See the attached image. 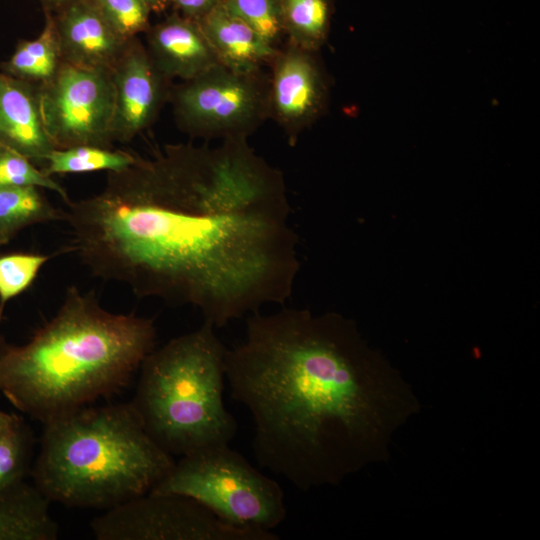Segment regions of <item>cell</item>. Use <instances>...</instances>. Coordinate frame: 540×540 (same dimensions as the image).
<instances>
[{
    "label": "cell",
    "instance_id": "obj_1",
    "mask_svg": "<svg viewBox=\"0 0 540 540\" xmlns=\"http://www.w3.org/2000/svg\"><path fill=\"white\" fill-rule=\"evenodd\" d=\"M283 173L247 139L167 144L68 203L72 250L138 297L198 308L215 328L281 304L299 270Z\"/></svg>",
    "mask_w": 540,
    "mask_h": 540
},
{
    "label": "cell",
    "instance_id": "obj_2",
    "mask_svg": "<svg viewBox=\"0 0 540 540\" xmlns=\"http://www.w3.org/2000/svg\"><path fill=\"white\" fill-rule=\"evenodd\" d=\"M341 328L302 309L257 311L226 352L231 397L253 418L256 460L301 490L353 467L371 434L369 382Z\"/></svg>",
    "mask_w": 540,
    "mask_h": 540
},
{
    "label": "cell",
    "instance_id": "obj_3",
    "mask_svg": "<svg viewBox=\"0 0 540 540\" xmlns=\"http://www.w3.org/2000/svg\"><path fill=\"white\" fill-rule=\"evenodd\" d=\"M153 320L115 314L72 286L56 315L0 358V391L43 424L123 388L155 349Z\"/></svg>",
    "mask_w": 540,
    "mask_h": 540
},
{
    "label": "cell",
    "instance_id": "obj_4",
    "mask_svg": "<svg viewBox=\"0 0 540 540\" xmlns=\"http://www.w3.org/2000/svg\"><path fill=\"white\" fill-rule=\"evenodd\" d=\"M43 425L34 485L67 506L109 509L150 492L175 463L130 402L85 406Z\"/></svg>",
    "mask_w": 540,
    "mask_h": 540
},
{
    "label": "cell",
    "instance_id": "obj_5",
    "mask_svg": "<svg viewBox=\"0 0 540 540\" xmlns=\"http://www.w3.org/2000/svg\"><path fill=\"white\" fill-rule=\"evenodd\" d=\"M227 348L205 322L152 350L130 402L145 431L171 456L229 444L237 422L224 405Z\"/></svg>",
    "mask_w": 540,
    "mask_h": 540
},
{
    "label": "cell",
    "instance_id": "obj_6",
    "mask_svg": "<svg viewBox=\"0 0 540 540\" xmlns=\"http://www.w3.org/2000/svg\"><path fill=\"white\" fill-rule=\"evenodd\" d=\"M150 492L190 498L221 521L240 528L272 531L287 514L280 485L229 444L181 456Z\"/></svg>",
    "mask_w": 540,
    "mask_h": 540
},
{
    "label": "cell",
    "instance_id": "obj_7",
    "mask_svg": "<svg viewBox=\"0 0 540 540\" xmlns=\"http://www.w3.org/2000/svg\"><path fill=\"white\" fill-rule=\"evenodd\" d=\"M269 74L217 64L172 85L168 102L178 128L206 140L248 139L270 119Z\"/></svg>",
    "mask_w": 540,
    "mask_h": 540
},
{
    "label": "cell",
    "instance_id": "obj_8",
    "mask_svg": "<svg viewBox=\"0 0 540 540\" xmlns=\"http://www.w3.org/2000/svg\"><path fill=\"white\" fill-rule=\"evenodd\" d=\"M98 540H277L272 531L240 528L217 518L196 501L148 492L91 521Z\"/></svg>",
    "mask_w": 540,
    "mask_h": 540
},
{
    "label": "cell",
    "instance_id": "obj_9",
    "mask_svg": "<svg viewBox=\"0 0 540 540\" xmlns=\"http://www.w3.org/2000/svg\"><path fill=\"white\" fill-rule=\"evenodd\" d=\"M39 98L54 149L111 147L115 104L112 71L63 62L56 75L39 86Z\"/></svg>",
    "mask_w": 540,
    "mask_h": 540
},
{
    "label": "cell",
    "instance_id": "obj_10",
    "mask_svg": "<svg viewBox=\"0 0 540 540\" xmlns=\"http://www.w3.org/2000/svg\"><path fill=\"white\" fill-rule=\"evenodd\" d=\"M270 118L282 129L287 143L296 146L300 135L326 111L329 83L317 51L285 41L269 65Z\"/></svg>",
    "mask_w": 540,
    "mask_h": 540
},
{
    "label": "cell",
    "instance_id": "obj_11",
    "mask_svg": "<svg viewBox=\"0 0 540 540\" xmlns=\"http://www.w3.org/2000/svg\"><path fill=\"white\" fill-rule=\"evenodd\" d=\"M115 91L112 141L130 142L150 127L169 100L172 81L152 61L145 44L129 40L112 70Z\"/></svg>",
    "mask_w": 540,
    "mask_h": 540
},
{
    "label": "cell",
    "instance_id": "obj_12",
    "mask_svg": "<svg viewBox=\"0 0 540 540\" xmlns=\"http://www.w3.org/2000/svg\"><path fill=\"white\" fill-rule=\"evenodd\" d=\"M53 16L63 62L113 70L129 40L122 38L89 0H77Z\"/></svg>",
    "mask_w": 540,
    "mask_h": 540
},
{
    "label": "cell",
    "instance_id": "obj_13",
    "mask_svg": "<svg viewBox=\"0 0 540 540\" xmlns=\"http://www.w3.org/2000/svg\"><path fill=\"white\" fill-rule=\"evenodd\" d=\"M145 47L169 80L192 79L219 64L198 22L172 12L146 30Z\"/></svg>",
    "mask_w": 540,
    "mask_h": 540
},
{
    "label": "cell",
    "instance_id": "obj_14",
    "mask_svg": "<svg viewBox=\"0 0 540 540\" xmlns=\"http://www.w3.org/2000/svg\"><path fill=\"white\" fill-rule=\"evenodd\" d=\"M0 145L43 163L54 149L42 118L39 86L4 72H0Z\"/></svg>",
    "mask_w": 540,
    "mask_h": 540
},
{
    "label": "cell",
    "instance_id": "obj_15",
    "mask_svg": "<svg viewBox=\"0 0 540 540\" xmlns=\"http://www.w3.org/2000/svg\"><path fill=\"white\" fill-rule=\"evenodd\" d=\"M200 25L220 64L238 71H253L268 66L277 49L251 26L232 13L223 1Z\"/></svg>",
    "mask_w": 540,
    "mask_h": 540
},
{
    "label": "cell",
    "instance_id": "obj_16",
    "mask_svg": "<svg viewBox=\"0 0 540 540\" xmlns=\"http://www.w3.org/2000/svg\"><path fill=\"white\" fill-rule=\"evenodd\" d=\"M51 501L24 481L0 494V540H54L58 525L49 513Z\"/></svg>",
    "mask_w": 540,
    "mask_h": 540
},
{
    "label": "cell",
    "instance_id": "obj_17",
    "mask_svg": "<svg viewBox=\"0 0 540 540\" xmlns=\"http://www.w3.org/2000/svg\"><path fill=\"white\" fill-rule=\"evenodd\" d=\"M62 63L54 16L45 13L41 33L33 40L20 41L2 72L40 86L56 75Z\"/></svg>",
    "mask_w": 540,
    "mask_h": 540
},
{
    "label": "cell",
    "instance_id": "obj_18",
    "mask_svg": "<svg viewBox=\"0 0 540 540\" xmlns=\"http://www.w3.org/2000/svg\"><path fill=\"white\" fill-rule=\"evenodd\" d=\"M280 3L286 41L318 52L329 36L333 0H280Z\"/></svg>",
    "mask_w": 540,
    "mask_h": 540
},
{
    "label": "cell",
    "instance_id": "obj_19",
    "mask_svg": "<svg viewBox=\"0 0 540 540\" xmlns=\"http://www.w3.org/2000/svg\"><path fill=\"white\" fill-rule=\"evenodd\" d=\"M37 187H0V240H8L21 229L37 223L64 220Z\"/></svg>",
    "mask_w": 540,
    "mask_h": 540
},
{
    "label": "cell",
    "instance_id": "obj_20",
    "mask_svg": "<svg viewBox=\"0 0 540 540\" xmlns=\"http://www.w3.org/2000/svg\"><path fill=\"white\" fill-rule=\"evenodd\" d=\"M135 153L95 145L53 149L45 160L43 171L53 174H80L95 171H118L130 166Z\"/></svg>",
    "mask_w": 540,
    "mask_h": 540
},
{
    "label": "cell",
    "instance_id": "obj_21",
    "mask_svg": "<svg viewBox=\"0 0 540 540\" xmlns=\"http://www.w3.org/2000/svg\"><path fill=\"white\" fill-rule=\"evenodd\" d=\"M33 437L30 428L18 417L0 435V494L24 481L32 456Z\"/></svg>",
    "mask_w": 540,
    "mask_h": 540
},
{
    "label": "cell",
    "instance_id": "obj_22",
    "mask_svg": "<svg viewBox=\"0 0 540 540\" xmlns=\"http://www.w3.org/2000/svg\"><path fill=\"white\" fill-rule=\"evenodd\" d=\"M223 3L271 46L278 48L283 44L280 0H223Z\"/></svg>",
    "mask_w": 540,
    "mask_h": 540
},
{
    "label": "cell",
    "instance_id": "obj_23",
    "mask_svg": "<svg viewBox=\"0 0 540 540\" xmlns=\"http://www.w3.org/2000/svg\"><path fill=\"white\" fill-rule=\"evenodd\" d=\"M30 186L56 192L68 204L67 191L21 153L0 145V187Z\"/></svg>",
    "mask_w": 540,
    "mask_h": 540
},
{
    "label": "cell",
    "instance_id": "obj_24",
    "mask_svg": "<svg viewBox=\"0 0 540 540\" xmlns=\"http://www.w3.org/2000/svg\"><path fill=\"white\" fill-rule=\"evenodd\" d=\"M50 255L12 253L0 257V320L5 304L26 290Z\"/></svg>",
    "mask_w": 540,
    "mask_h": 540
},
{
    "label": "cell",
    "instance_id": "obj_25",
    "mask_svg": "<svg viewBox=\"0 0 540 540\" xmlns=\"http://www.w3.org/2000/svg\"><path fill=\"white\" fill-rule=\"evenodd\" d=\"M110 26L125 40L144 34L151 10L144 0H89Z\"/></svg>",
    "mask_w": 540,
    "mask_h": 540
},
{
    "label": "cell",
    "instance_id": "obj_26",
    "mask_svg": "<svg viewBox=\"0 0 540 540\" xmlns=\"http://www.w3.org/2000/svg\"><path fill=\"white\" fill-rule=\"evenodd\" d=\"M223 0H170V7L185 18L199 22Z\"/></svg>",
    "mask_w": 540,
    "mask_h": 540
},
{
    "label": "cell",
    "instance_id": "obj_27",
    "mask_svg": "<svg viewBox=\"0 0 540 540\" xmlns=\"http://www.w3.org/2000/svg\"><path fill=\"white\" fill-rule=\"evenodd\" d=\"M44 13L57 14L77 0H39Z\"/></svg>",
    "mask_w": 540,
    "mask_h": 540
},
{
    "label": "cell",
    "instance_id": "obj_28",
    "mask_svg": "<svg viewBox=\"0 0 540 540\" xmlns=\"http://www.w3.org/2000/svg\"><path fill=\"white\" fill-rule=\"evenodd\" d=\"M152 13H162L170 7V0H144Z\"/></svg>",
    "mask_w": 540,
    "mask_h": 540
},
{
    "label": "cell",
    "instance_id": "obj_29",
    "mask_svg": "<svg viewBox=\"0 0 540 540\" xmlns=\"http://www.w3.org/2000/svg\"><path fill=\"white\" fill-rule=\"evenodd\" d=\"M18 419L15 414H9L0 410V435L9 429Z\"/></svg>",
    "mask_w": 540,
    "mask_h": 540
},
{
    "label": "cell",
    "instance_id": "obj_30",
    "mask_svg": "<svg viewBox=\"0 0 540 540\" xmlns=\"http://www.w3.org/2000/svg\"><path fill=\"white\" fill-rule=\"evenodd\" d=\"M8 345H6L3 341V339L0 337V358L2 357V355L4 354L6 348H7Z\"/></svg>",
    "mask_w": 540,
    "mask_h": 540
},
{
    "label": "cell",
    "instance_id": "obj_31",
    "mask_svg": "<svg viewBox=\"0 0 540 540\" xmlns=\"http://www.w3.org/2000/svg\"><path fill=\"white\" fill-rule=\"evenodd\" d=\"M5 243L0 240V247L4 245Z\"/></svg>",
    "mask_w": 540,
    "mask_h": 540
}]
</instances>
